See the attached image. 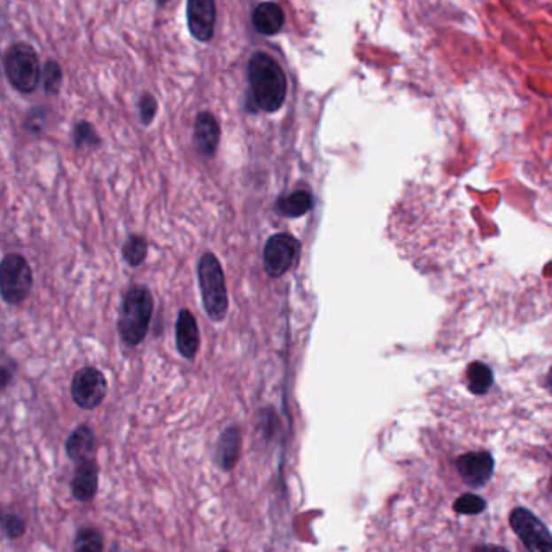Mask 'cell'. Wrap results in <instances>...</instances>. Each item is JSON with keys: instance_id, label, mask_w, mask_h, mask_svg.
I'll list each match as a JSON object with an SVG mask.
<instances>
[{"instance_id": "obj_1", "label": "cell", "mask_w": 552, "mask_h": 552, "mask_svg": "<svg viewBox=\"0 0 552 552\" xmlns=\"http://www.w3.org/2000/svg\"><path fill=\"white\" fill-rule=\"evenodd\" d=\"M248 80L254 103L264 113L279 111L287 97V78L276 58L258 52L248 66Z\"/></svg>"}, {"instance_id": "obj_2", "label": "cell", "mask_w": 552, "mask_h": 552, "mask_svg": "<svg viewBox=\"0 0 552 552\" xmlns=\"http://www.w3.org/2000/svg\"><path fill=\"white\" fill-rule=\"evenodd\" d=\"M154 315V297L148 285L131 284L125 292L117 321V330L123 344L138 346L148 336Z\"/></svg>"}, {"instance_id": "obj_3", "label": "cell", "mask_w": 552, "mask_h": 552, "mask_svg": "<svg viewBox=\"0 0 552 552\" xmlns=\"http://www.w3.org/2000/svg\"><path fill=\"white\" fill-rule=\"evenodd\" d=\"M198 282L207 316L214 323H221L229 311V295L222 266L214 253L207 252L199 258Z\"/></svg>"}, {"instance_id": "obj_4", "label": "cell", "mask_w": 552, "mask_h": 552, "mask_svg": "<svg viewBox=\"0 0 552 552\" xmlns=\"http://www.w3.org/2000/svg\"><path fill=\"white\" fill-rule=\"evenodd\" d=\"M4 72L19 93L31 94L39 86L41 62L36 49L28 43H15L4 56Z\"/></svg>"}, {"instance_id": "obj_5", "label": "cell", "mask_w": 552, "mask_h": 552, "mask_svg": "<svg viewBox=\"0 0 552 552\" xmlns=\"http://www.w3.org/2000/svg\"><path fill=\"white\" fill-rule=\"evenodd\" d=\"M33 282V269L23 254L9 253L0 260V297L7 305L17 307L28 299Z\"/></svg>"}, {"instance_id": "obj_6", "label": "cell", "mask_w": 552, "mask_h": 552, "mask_svg": "<svg viewBox=\"0 0 552 552\" xmlns=\"http://www.w3.org/2000/svg\"><path fill=\"white\" fill-rule=\"evenodd\" d=\"M107 379L96 366H83L72 379L70 393L76 407L82 410H94L104 402L107 395Z\"/></svg>"}, {"instance_id": "obj_7", "label": "cell", "mask_w": 552, "mask_h": 552, "mask_svg": "<svg viewBox=\"0 0 552 552\" xmlns=\"http://www.w3.org/2000/svg\"><path fill=\"white\" fill-rule=\"evenodd\" d=\"M299 254V242L289 234L272 235L264 245L262 252V264L266 274L277 279L297 262Z\"/></svg>"}, {"instance_id": "obj_8", "label": "cell", "mask_w": 552, "mask_h": 552, "mask_svg": "<svg viewBox=\"0 0 552 552\" xmlns=\"http://www.w3.org/2000/svg\"><path fill=\"white\" fill-rule=\"evenodd\" d=\"M510 526L525 548L532 552H551L552 536L546 525L528 509L517 507L510 514Z\"/></svg>"}, {"instance_id": "obj_9", "label": "cell", "mask_w": 552, "mask_h": 552, "mask_svg": "<svg viewBox=\"0 0 552 552\" xmlns=\"http://www.w3.org/2000/svg\"><path fill=\"white\" fill-rule=\"evenodd\" d=\"M214 0H188L187 23L190 35L199 43H209L214 36Z\"/></svg>"}, {"instance_id": "obj_10", "label": "cell", "mask_w": 552, "mask_h": 552, "mask_svg": "<svg viewBox=\"0 0 552 552\" xmlns=\"http://www.w3.org/2000/svg\"><path fill=\"white\" fill-rule=\"evenodd\" d=\"M457 471L468 486L483 487L493 477L494 460L485 450L468 452L457 459Z\"/></svg>"}, {"instance_id": "obj_11", "label": "cell", "mask_w": 552, "mask_h": 552, "mask_svg": "<svg viewBox=\"0 0 552 552\" xmlns=\"http://www.w3.org/2000/svg\"><path fill=\"white\" fill-rule=\"evenodd\" d=\"M175 344L180 355L188 362H193L199 350L201 338L198 328L197 318L190 309L178 311L177 323H175Z\"/></svg>"}, {"instance_id": "obj_12", "label": "cell", "mask_w": 552, "mask_h": 552, "mask_svg": "<svg viewBox=\"0 0 552 552\" xmlns=\"http://www.w3.org/2000/svg\"><path fill=\"white\" fill-rule=\"evenodd\" d=\"M99 487V465L93 459L83 460L76 463L75 475L70 481L72 496L78 502H91Z\"/></svg>"}, {"instance_id": "obj_13", "label": "cell", "mask_w": 552, "mask_h": 552, "mask_svg": "<svg viewBox=\"0 0 552 552\" xmlns=\"http://www.w3.org/2000/svg\"><path fill=\"white\" fill-rule=\"evenodd\" d=\"M195 144L199 154L205 158H213L221 141V127L211 113H199L195 121Z\"/></svg>"}, {"instance_id": "obj_14", "label": "cell", "mask_w": 552, "mask_h": 552, "mask_svg": "<svg viewBox=\"0 0 552 552\" xmlns=\"http://www.w3.org/2000/svg\"><path fill=\"white\" fill-rule=\"evenodd\" d=\"M66 454L75 463L96 457V432L88 424H80L66 440Z\"/></svg>"}, {"instance_id": "obj_15", "label": "cell", "mask_w": 552, "mask_h": 552, "mask_svg": "<svg viewBox=\"0 0 552 552\" xmlns=\"http://www.w3.org/2000/svg\"><path fill=\"white\" fill-rule=\"evenodd\" d=\"M242 454V434L237 426L222 431L215 444L214 459L219 468L230 471L238 463Z\"/></svg>"}, {"instance_id": "obj_16", "label": "cell", "mask_w": 552, "mask_h": 552, "mask_svg": "<svg viewBox=\"0 0 552 552\" xmlns=\"http://www.w3.org/2000/svg\"><path fill=\"white\" fill-rule=\"evenodd\" d=\"M284 23H285L284 10L276 2H262L254 9V28L264 36L277 35L284 27Z\"/></svg>"}, {"instance_id": "obj_17", "label": "cell", "mask_w": 552, "mask_h": 552, "mask_svg": "<svg viewBox=\"0 0 552 552\" xmlns=\"http://www.w3.org/2000/svg\"><path fill=\"white\" fill-rule=\"evenodd\" d=\"M313 207V197L307 190H299L292 195L281 198L276 205L277 213L285 217H301L311 211Z\"/></svg>"}, {"instance_id": "obj_18", "label": "cell", "mask_w": 552, "mask_h": 552, "mask_svg": "<svg viewBox=\"0 0 552 552\" xmlns=\"http://www.w3.org/2000/svg\"><path fill=\"white\" fill-rule=\"evenodd\" d=\"M468 387L475 395H485L494 383V376L489 366L473 362L467 368Z\"/></svg>"}, {"instance_id": "obj_19", "label": "cell", "mask_w": 552, "mask_h": 552, "mask_svg": "<svg viewBox=\"0 0 552 552\" xmlns=\"http://www.w3.org/2000/svg\"><path fill=\"white\" fill-rule=\"evenodd\" d=\"M122 258L130 268H140L148 258V240L143 235H128L122 245Z\"/></svg>"}, {"instance_id": "obj_20", "label": "cell", "mask_w": 552, "mask_h": 552, "mask_svg": "<svg viewBox=\"0 0 552 552\" xmlns=\"http://www.w3.org/2000/svg\"><path fill=\"white\" fill-rule=\"evenodd\" d=\"M39 83L44 88L47 96H57L62 83H64V72L60 64L54 58H47L44 66H41V80Z\"/></svg>"}, {"instance_id": "obj_21", "label": "cell", "mask_w": 552, "mask_h": 552, "mask_svg": "<svg viewBox=\"0 0 552 552\" xmlns=\"http://www.w3.org/2000/svg\"><path fill=\"white\" fill-rule=\"evenodd\" d=\"M74 549L75 551H104V536L97 528L94 526H82L78 528L74 540Z\"/></svg>"}, {"instance_id": "obj_22", "label": "cell", "mask_w": 552, "mask_h": 552, "mask_svg": "<svg viewBox=\"0 0 552 552\" xmlns=\"http://www.w3.org/2000/svg\"><path fill=\"white\" fill-rule=\"evenodd\" d=\"M74 143H75L76 148L83 150H96L103 144L101 136L97 135V131L93 127V123L86 122V121H80L76 123L75 128H74Z\"/></svg>"}, {"instance_id": "obj_23", "label": "cell", "mask_w": 552, "mask_h": 552, "mask_svg": "<svg viewBox=\"0 0 552 552\" xmlns=\"http://www.w3.org/2000/svg\"><path fill=\"white\" fill-rule=\"evenodd\" d=\"M486 501L483 497L477 496V494H463L460 496L455 504H454V510L457 514L462 515H477L481 514L486 510Z\"/></svg>"}, {"instance_id": "obj_24", "label": "cell", "mask_w": 552, "mask_h": 552, "mask_svg": "<svg viewBox=\"0 0 552 552\" xmlns=\"http://www.w3.org/2000/svg\"><path fill=\"white\" fill-rule=\"evenodd\" d=\"M2 528H4V534L9 538V540H19L23 534L27 533V528H28V522L23 515L19 514H9L2 515Z\"/></svg>"}, {"instance_id": "obj_25", "label": "cell", "mask_w": 552, "mask_h": 552, "mask_svg": "<svg viewBox=\"0 0 552 552\" xmlns=\"http://www.w3.org/2000/svg\"><path fill=\"white\" fill-rule=\"evenodd\" d=\"M158 99L150 93L141 94L140 101H138V113H140L141 125L148 127L154 122V117L158 113Z\"/></svg>"}, {"instance_id": "obj_26", "label": "cell", "mask_w": 552, "mask_h": 552, "mask_svg": "<svg viewBox=\"0 0 552 552\" xmlns=\"http://www.w3.org/2000/svg\"><path fill=\"white\" fill-rule=\"evenodd\" d=\"M46 121V117H44V113L43 111H33V113H29L28 117H27V121H25V128L29 131V133H35V135H39L41 131H43V123Z\"/></svg>"}, {"instance_id": "obj_27", "label": "cell", "mask_w": 552, "mask_h": 552, "mask_svg": "<svg viewBox=\"0 0 552 552\" xmlns=\"http://www.w3.org/2000/svg\"><path fill=\"white\" fill-rule=\"evenodd\" d=\"M15 369H17V366L13 365L12 362L0 363V391H5L12 385L13 377H15Z\"/></svg>"}, {"instance_id": "obj_28", "label": "cell", "mask_w": 552, "mask_h": 552, "mask_svg": "<svg viewBox=\"0 0 552 552\" xmlns=\"http://www.w3.org/2000/svg\"><path fill=\"white\" fill-rule=\"evenodd\" d=\"M156 2H158V5L164 7V5H167V4H169L170 0H156Z\"/></svg>"}, {"instance_id": "obj_29", "label": "cell", "mask_w": 552, "mask_h": 552, "mask_svg": "<svg viewBox=\"0 0 552 552\" xmlns=\"http://www.w3.org/2000/svg\"><path fill=\"white\" fill-rule=\"evenodd\" d=\"M0 522H2V507H0Z\"/></svg>"}]
</instances>
